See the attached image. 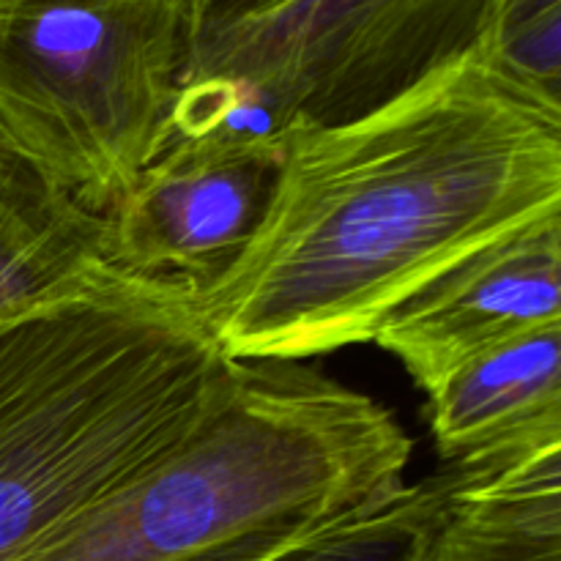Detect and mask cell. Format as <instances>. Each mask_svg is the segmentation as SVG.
Instances as JSON below:
<instances>
[{"label":"cell","mask_w":561,"mask_h":561,"mask_svg":"<svg viewBox=\"0 0 561 561\" xmlns=\"http://www.w3.org/2000/svg\"><path fill=\"white\" fill-rule=\"evenodd\" d=\"M561 217V99L477 49L359 118L290 126L266 219L197 299L233 362L373 343L482 247Z\"/></svg>","instance_id":"6da1fadb"},{"label":"cell","mask_w":561,"mask_h":561,"mask_svg":"<svg viewBox=\"0 0 561 561\" xmlns=\"http://www.w3.org/2000/svg\"><path fill=\"white\" fill-rule=\"evenodd\" d=\"M236 387L192 290L113 266L0 327V561L195 433Z\"/></svg>","instance_id":"7a4b0ae2"},{"label":"cell","mask_w":561,"mask_h":561,"mask_svg":"<svg viewBox=\"0 0 561 561\" xmlns=\"http://www.w3.org/2000/svg\"><path fill=\"white\" fill-rule=\"evenodd\" d=\"M411 453L370 394L305 362H236L233 392L195 433L25 561H192L332 524L405 485Z\"/></svg>","instance_id":"3957f363"},{"label":"cell","mask_w":561,"mask_h":561,"mask_svg":"<svg viewBox=\"0 0 561 561\" xmlns=\"http://www.w3.org/2000/svg\"><path fill=\"white\" fill-rule=\"evenodd\" d=\"M179 0H3L0 131L107 217L173 140Z\"/></svg>","instance_id":"277c9868"},{"label":"cell","mask_w":561,"mask_h":561,"mask_svg":"<svg viewBox=\"0 0 561 561\" xmlns=\"http://www.w3.org/2000/svg\"><path fill=\"white\" fill-rule=\"evenodd\" d=\"M510 0H279L195 38L184 77L261 93L283 129L359 118L491 49Z\"/></svg>","instance_id":"5b68a950"},{"label":"cell","mask_w":561,"mask_h":561,"mask_svg":"<svg viewBox=\"0 0 561 561\" xmlns=\"http://www.w3.org/2000/svg\"><path fill=\"white\" fill-rule=\"evenodd\" d=\"M283 137H173L107 214L113 266L201 296L266 219Z\"/></svg>","instance_id":"8992f818"},{"label":"cell","mask_w":561,"mask_h":561,"mask_svg":"<svg viewBox=\"0 0 561 561\" xmlns=\"http://www.w3.org/2000/svg\"><path fill=\"white\" fill-rule=\"evenodd\" d=\"M561 323V217L482 247L383 321L373 343L433 398L466 362Z\"/></svg>","instance_id":"52a82bcc"},{"label":"cell","mask_w":561,"mask_h":561,"mask_svg":"<svg viewBox=\"0 0 561 561\" xmlns=\"http://www.w3.org/2000/svg\"><path fill=\"white\" fill-rule=\"evenodd\" d=\"M444 466H474L561 444V323L466 362L431 398Z\"/></svg>","instance_id":"ba28073f"},{"label":"cell","mask_w":561,"mask_h":561,"mask_svg":"<svg viewBox=\"0 0 561 561\" xmlns=\"http://www.w3.org/2000/svg\"><path fill=\"white\" fill-rule=\"evenodd\" d=\"M113 268L110 222L0 131V327Z\"/></svg>","instance_id":"9c48e42d"},{"label":"cell","mask_w":561,"mask_h":561,"mask_svg":"<svg viewBox=\"0 0 561 561\" xmlns=\"http://www.w3.org/2000/svg\"><path fill=\"white\" fill-rule=\"evenodd\" d=\"M447 469L414 561H561V444Z\"/></svg>","instance_id":"30bf717a"},{"label":"cell","mask_w":561,"mask_h":561,"mask_svg":"<svg viewBox=\"0 0 561 561\" xmlns=\"http://www.w3.org/2000/svg\"><path fill=\"white\" fill-rule=\"evenodd\" d=\"M491 49L515 75L561 99V0H510Z\"/></svg>","instance_id":"8fae6325"},{"label":"cell","mask_w":561,"mask_h":561,"mask_svg":"<svg viewBox=\"0 0 561 561\" xmlns=\"http://www.w3.org/2000/svg\"><path fill=\"white\" fill-rule=\"evenodd\" d=\"M323 526H301V529L266 531V535L247 537V540H239L233 542V546H225L219 548V551H211L206 553V557H197L192 561H277L283 553H288L290 548H296L301 540H307L312 531L323 529Z\"/></svg>","instance_id":"7c38bea8"},{"label":"cell","mask_w":561,"mask_h":561,"mask_svg":"<svg viewBox=\"0 0 561 561\" xmlns=\"http://www.w3.org/2000/svg\"><path fill=\"white\" fill-rule=\"evenodd\" d=\"M279 3V0H186V38L190 47L195 38L206 36V33L217 31V27L230 25L236 20L257 14V11L268 9V5Z\"/></svg>","instance_id":"4fadbf2b"},{"label":"cell","mask_w":561,"mask_h":561,"mask_svg":"<svg viewBox=\"0 0 561 561\" xmlns=\"http://www.w3.org/2000/svg\"><path fill=\"white\" fill-rule=\"evenodd\" d=\"M179 3H181V5H184V11H186V0H179Z\"/></svg>","instance_id":"5bb4252c"},{"label":"cell","mask_w":561,"mask_h":561,"mask_svg":"<svg viewBox=\"0 0 561 561\" xmlns=\"http://www.w3.org/2000/svg\"><path fill=\"white\" fill-rule=\"evenodd\" d=\"M0 3H3V0H0Z\"/></svg>","instance_id":"9a60e30c"}]
</instances>
